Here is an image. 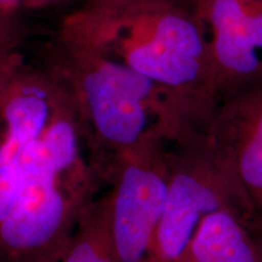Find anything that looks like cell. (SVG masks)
Wrapping results in <instances>:
<instances>
[{"label": "cell", "instance_id": "cell-1", "mask_svg": "<svg viewBox=\"0 0 262 262\" xmlns=\"http://www.w3.org/2000/svg\"><path fill=\"white\" fill-rule=\"evenodd\" d=\"M55 70L74 95L89 162L106 179L112 162L152 139L201 129L215 104L173 93L110 55L60 39Z\"/></svg>", "mask_w": 262, "mask_h": 262}, {"label": "cell", "instance_id": "cell-2", "mask_svg": "<svg viewBox=\"0 0 262 262\" xmlns=\"http://www.w3.org/2000/svg\"><path fill=\"white\" fill-rule=\"evenodd\" d=\"M60 39L110 55L182 96L219 101L209 42L195 10L83 6L66 16Z\"/></svg>", "mask_w": 262, "mask_h": 262}, {"label": "cell", "instance_id": "cell-3", "mask_svg": "<svg viewBox=\"0 0 262 262\" xmlns=\"http://www.w3.org/2000/svg\"><path fill=\"white\" fill-rule=\"evenodd\" d=\"M18 159L24 181L17 202L0 224V262H58L95 199L100 178L91 165L57 171Z\"/></svg>", "mask_w": 262, "mask_h": 262}, {"label": "cell", "instance_id": "cell-4", "mask_svg": "<svg viewBox=\"0 0 262 262\" xmlns=\"http://www.w3.org/2000/svg\"><path fill=\"white\" fill-rule=\"evenodd\" d=\"M162 216L148 262H181L202 221L222 208H234L253 219L237 186L203 131L176 141Z\"/></svg>", "mask_w": 262, "mask_h": 262}, {"label": "cell", "instance_id": "cell-5", "mask_svg": "<svg viewBox=\"0 0 262 262\" xmlns=\"http://www.w3.org/2000/svg\"><path fill=\"white\" fill-rule=\"evenodd\" d=\"M152 139L112 162L106 194L112 243L119 262H148L162 216L170 172V152Z\"/></svg>", "mask_w": 262, "mask_h": 262}, {"label": "cell", "instance_id": "cell-6", "mask_svg": "<svg viewBox=\"0 0 262 262\" xmlns=\"http://www.w3.org/2000/svg\"><path fill=\"white\" fill-rule=\"evenodd\" d=\"M203 134L262 228V81L221 97Z\"/></svg>", "mask_w": 262, "mask_h": 262}, {"label": "cell", "instance_id": "cell-7", "mask_svg": "<svg viewBox=\"0 0 262 262\" xmlns=\"http://www.w3.org/2000/svg\"><path fill=\"white\" fill-rule=\"evenodd\" d=\"M219 100L262 81V0H195Z\"/></svg>", "mask_w": 262, "mask_h": 262}, {"label": "cell", "instance_id": "cell-8", "mask_svg": "<svg viewBox=\"0 0 262 262\" xmlns=\"http://www.w3.org/2000/svg\"><path fill=\"white\" fill-rule=\"evenodd\" d=\"M62 78L54 67L45 71L22 68L0 101L5 126L2 146L14 158L44 133L56 106Z\"/></svg>", "mask_w": 262, "mask_h": 262}, {"label": "cell", "instance_id": "cell-9", "mask_svg": "<svg viewBox=\"0 0 262 262\" xmlns=\"http://www.w3.org/2000/svg\"><path fill=\"white\" fill-rule=\"evenodd\" d=\"M249 220L234 208L209 214L181 262H261L257 243L248 228Z\"/></svg>", "mask_w": 262, "mask_h": 262}, {"label": "cell", "instance_id": "cell-10", "mask_svg": "<svg viewBox=\"0 0 262 262\" xmlns=\"http://www.w3.org/2000/svg\"><path fill=\"white\" fill-rule=\"evenodd\" d=\"M58 262H119L111 238L106 195L85 208Z\"/></svg>", "mask_w": 262, "mask_h": 262}, {"label": "cell", "instance_id": "cell-11", "mask_svg": "<svg viewBox=\"0 0 262 262\" xmlns=\"http://www.w3.org/2000/svg\"><path fill=\"white\" fill-rule=\"evenodd\" d=\"M22 40L24 28L19 19L0 16V101L16 74L24 68Z\"/></svg>", "mask_w": 262, "mask_h": 262}, {"label": "cell", "instance_id": "cell-12", "mask_svg": "<svg viewBox=\"0 0 262 262\" xmlns=\"http://www.w3.org/2000/svg\"><path fill=\"white\" fill-rule=\"evenodd\" d=\"M142 5H169L194 10L195 0H86L84 6L96 9H124Z\"/></svg>", "mask_w": 262, "mask_h": 262}, {"label": "cell", "instance_id": "cell-13", "mask_svg": "<svg viewBox=\"0 0 262 262\" xmlns=\"http://www.w3.org/2000/svg\"><path fill=\"white\" fill-rule=\"evenodd\" d=\"M67 0H0V16L21 19V14L28 10H42L60 5Z\"/></svg>", "mask_w": 262, "mask_h": 262}, {"label": "cell", "instance_id": "cell-14", "mask_svg": "<svg viewBox=\"0 0 262 262\" xmlns=\"http://www.w3.org/2000/svg\"><path fill=\"white\" fill-rule=\"evenodd\" d=\"M12 158L9 156V153L4 149V147L0 143V173H2L3 170L6 168V165L10 163V160Z\"/></svg>", "mask_w": 262, "mask_h": 262}, {"label": "cell", "instance_id": "cell-15", "mask_svg": "<svg viewBox=\"0 0 262 262\" xmlns=\"http://www.w3.org/2000/svg\"><path fill=\"white\" fill-rule=\"evenodd\" d=\"M257 248H258V253H260V260L262 262V243H257Z\"/></svg>", "mask_w": 262, "mask_h": 262}]
</instances>
